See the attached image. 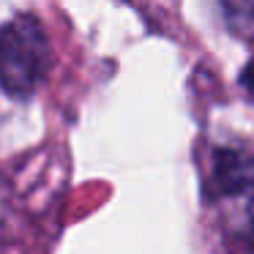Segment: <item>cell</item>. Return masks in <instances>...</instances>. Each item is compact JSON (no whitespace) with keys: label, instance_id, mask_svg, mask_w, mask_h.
<instances>
[{"label":"cell","instance_id":"1","mask_svg":"<svg viewBox=\"0 0 254 254\" xmlns=\"http://www.w3.org/2000/svg\"><path fill=\"white\" fill-rule=\"evenodd\" d=\"M52 44L36 14L19 11L0 28V88L17 101H28L47 82Z\"/></svg>","mask_w":254,"mask_h":254},{"label":"cell","instance_id":"2","mask_svg":"<svg viewBox=\"0 0 254 254\" xmlns=\"http://www.w3.org/2000/svg\"><path fill=\"white\" fill-rule=\"evenodd\" d=\"M254 194V153L246 148L219 145L210 153V164L202 178L205 202Z\"/></svg>","mask_w":254,"mask_h":254},{"label":"cell","instance_id":"3","mask_svg":"<svg viewBox=\"0 0 254 254\" xmlns=\"http://www.w3.org/2000/svg\"><path fill=\"white\" fill-rule=\"evenodd\" d=\"M224 28L243 44L254 41V0H219Z\"/></svg>","mask_w":254,"mask_h":254},{"label":"cell","instance_id":"4","mask_svg":"<svg viewBox=\"0 0 254 254\" xmlns=\"http://www.w3.org/2000/svg\"><path fill=\"white\" fill-rule=\"evenodd\" d=\"M246 232H243V235H246V246L249 249H254V194H252V199H249V205H246Z\"/></svg>","mask_w":254,"mask_h":254},{"label":"cell","instance_id":"5","mask_svg":"<svg viewBox=\"0 0 254 254\" xmlns=\"http://www.w3.org/2000/svg\"><path fill=\"white\" fill-rule=\"evenodd\" d=\"M241 85H243V88H246L249 93L254 96V58L246 63V68L241 71Z\"/></svg>","mask_w":254,"mask_h":254}]
</instances>
